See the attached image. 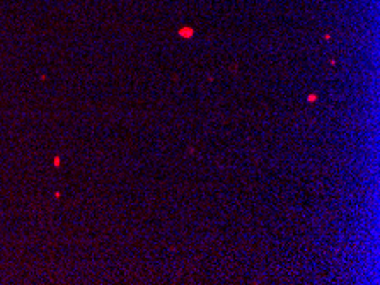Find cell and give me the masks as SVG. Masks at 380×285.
Here are the masks:
<instances>
[{
    "label": "cell",
    "mask_w": 380,
    "mask_h": 285,
    "mask_svg": "<svg viewBox=\"0 0 380 285\" xmlns=\"http://www.w3.org/2000/svg\"><path fill=\"white\" fill-rule=\"evenodd\" d=\"M317 99H319V98H317V94H310L309 98H307V101L309 103H314V101H317Z\"/></svg>",
    "instance_id": "1"
}]
</instances>
